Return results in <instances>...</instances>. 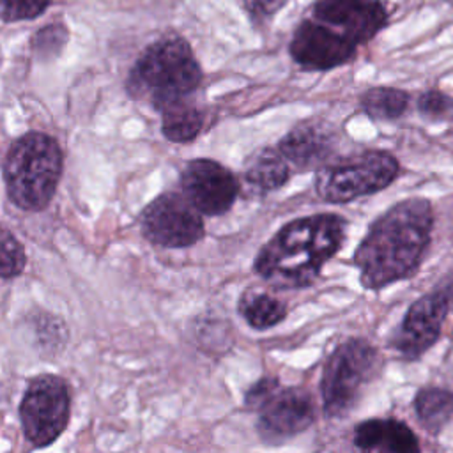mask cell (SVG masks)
<instances>
[{"mask_svg": "<svg viewBox=\"0 0 453 453\" xmlns=\"http://www.w3.org/2000/svg\"><path fill=\"white\" fill-rule=\"evenodd\" d=\"M434 226L432 203L407 198L379 216L354 251L365 288L379 290L409 278L423 260Z\"/></svg>", "mask_w": 453, "mask_h": 453, "instance_id": "cell-1", "label": "cell"}, {"mask_svg": "<svg viewBox=\"0 0 453 453\" xmlns=\"http://www.w3.org/2000/svg\"><path fill=\"white\" fill-rule=\"evenodd\" d=\"M345 219L338 214H313L280 228L255 258V273L276 288L308 287L322 265L340 250Z\"/></svg>", "mask_w": 453, "mask_h": 453, "instance_id": "cell-2", "label": "cell"}, {"mask_svg": "<svg viewBox=\"0 0 453 453\" xmlns=\"http://www.w3.org/2000/svg\"><path fill=\"white\" fill-rule=\"evenodd\" d=\"M202 81L191 46L179 35L163 37L140 55L127 76L131 97L147 99L156 110L189 99Z\"/></svg>", "mask_w": 453, "mask_h": 453, "instance_id": "cell-3", "label": "cell"}, {"mask_svg": "<svg viewBox=\"0 0 453 453\" xmlns=\"http://www.w3.org/2000/svg\"><path fill=\"white\" fill-rule=\"evenodd\" d=\"M62 168V149L53 136L39 131L19 136L4 161L9 200L23 211H42L57 191Z\"/></svg>", "mask_w": 453, "mask_h": 453, "instance_id": "cell-4", "label": "cell"}, {"mask_svg": "<svg viewBox=\"0 0 453 453\" xmlns=\"http://www.w3.org/2000/svg\"><path fill=\"white\" fill-rule=\"evenodd\" d=\"M380 370L379 350L363 338L342 342L327 357L320 380L324 412L329 418L347 416L361 400L365 388Z\"/></svg>", "mask_w": 453, "mask_h": 453, "instance_id": "cell-5", "label": "cell"}, {"mask_svg": "<svg viewBox=\"0 0 453 453\" xmlns=\"http://www.w3.org/2000/svg\"><path fill=\"white\" fill-rule=\"evenodd\" d=\"M400 165L384 150H368L319 168L315 189L322 200L347 203L388 188L398 175Z\"/></svg>", "mask_w": 453, "mask_h": 453, "instance_id": "cell-6", "label": "cell"}, {"mask_svg": "<svg viewBox=\"0 0 453 453\" xmlns=\"http://www.w3.org/2000/svg\"><path fill=\"white\" fill-rule=\"evenodd\" d=\"M69 414L71 396L62 377L42 373L30 380L19 403V418L25 439L34 448L55 442L65 430Z\"/></svg>", "mask_w": 453, "mask_h": 453, "instance_id": "cell-7", "label": "cell"}, {"mask_svg": "<svg viewBox=\"0 0 453 453\" xmlns=\"http://www.w3.org/2000/svg\"><path fill=\"white\" fill-rule=\"evenodd\" d=\"M202 212L179 193L156 196L142 212L143 237L161 248H186L198 242L203 234Z\"/></svg>", "mask_w": 453, "mask_h": 453, "instance_id": "cell-8", "label": "cell"}, {"mask_svg": "<svg viewBox=\"0 0 453 453\" xmlns=\"http://www.w3.org/2000/svg\"><path fill=\"white\" fill-rule=\"evenodd\" d=\"M453 308V285L435 288L418 297L407 310L393 347L405 359H418L439 338L442 324Z\"/></svg>", "mask_w": 453, "mask_h": 453, "instance_id": "cell-9", "label": "cell"}, {"mask_svg": "<svg viewBox=\"0 0 453 453\" xmlns=\"http://www.w3.org/2000/svg\"><path fill=\"white\" fill-rule=\"evenodd\" d=\"M182 195L205 216L226 212L237 195L239 180L223 165L212 159H193L180 172Z\"/></svg>", "mask_w": 453, "mask_h": 453, "instance_id": "cell-10", "label": "cell"}, {"mask_svg": "<svg viewBox=\"0 0 453 453\" xmlns=\"http://www.w3.org/2000/svg\"><path fill=\"white\" fill-rule=\"evenodd\" d=\"M357 44L319 19H304L290 41V57L306 71H327L349 62Z\"/></svg>", "mask_w": 453, "mask_h": 453, "instance_id": "cell-11", "label": "cell"}, {"mask_svg": "<svg viewBox=\"0 0 453 453\" xmlns=\"http://www.w3.org/2000/svg\"><path fill=\"white\" fill-rule=\"evenodd\" d=\"M257 412L260 437L281 441L304 432L315 421V402L303 388H278Z\"/></svg>", "mask_w": 453, "mask_h": 453, "instance_id": "cell-12", "label": "cell"}, {"mask_svg": "<svg viewBox=\"0 0 453 453\" xmlns=\"http://www.w3.org/2000/svg\"><path fill=\"white\" fill-rule=\"evenodd\" d=\"M313 18L359 46L386 27L388 11L380 0H317Z\"/></svg>", "mask_w": 453, "mask_h": 453, "instance_id": "cell-13", "label": "cell"}, {"mask_svg": "<svg viewBox=\"0 0 453 453\" xmlns=\"http://www.w3.org/2000/svg\"><path fill=\"white\" fill-rule=\"evenodd\" d=\"M334 136L329 126L306 120L292 127L278 145V150L285 159L294 163L297 168H311L322 163L333 150Z\"/></svg>", "mask_w": 453, "mask_h": 453, "instance_id": "cell-14", "label": "cell"}, {"mask_svg": "<svg viewBox=\"0 0 453 453\" xmlns=\"http://www.w3.org/2000/svg\"><path fill=\"white\" fill-rule=\"evenodd\" d=\"M354 444L363 451H419L418 435L403 421L395 418H375L361 421L354 430Z\"/></svg>", "mask_w": 453, "mask_h": 453, "instance_id": "cell-15", "label": "cell"}, {"mask_svg": "<svg viewBox=\"0 0 453 453\" xmlns=\"http://www.w3.org/2000/svg\"><path fill=\"white\" fill-rule=\"evenodd\" d=\"M205 126V113L189 103L177 101L161 110V133L175 143L193 142Z\"/></svg>", "mask_w": 453, "mask_h": 453, "instance_id": "cell-16", "label": "cell"}, {"mask_svg": "<svg viewBox=\"0 0 453 453\" xmlns=\"http://www.w3.org/2000/svg\"><path fill=\"white\" fill-rule=\"evenodd\" d=\"M290 177L287 159L280 150L262 149L253 154L246 166V180L260 193L281 188Z\"/></svg>", "mask_w": 453, "mask_h": 453, "instance_id": "cell-17", "label": "cell"}, {"mask_svg": "<svg viewBox=\"0 0 453 453\" xmlns=\"http://www.w3.org/2000/svg\"><path fill=\"white\" fill-rule=\"evenodd\" d=\"M414 409L421 425L432 434H437L453 419V391L423 388L416 393Z\"/></svg>", "mask_w": 453, "mask_h": 453, "instance_id": "cell-18", "label": "cell"}, {"mask_svg": "<svg viewBox=\"0 0 453 453\" xmlns=\"http://www.w3.org/2000/svg\"><path fill=\"white\" fill-rule=\"evenodd\" d=\"M242 319L255 329H269L280 324L285 315V304L265 292H246L239 301Z\"/></svg>", "mask_w": 453, "mask_h": 453, "instance_id": "cell-19", "label": "cell"}, {"mask_svg": "<svg viewBox=\"0 0 453 453\" xmlns=\"http://www.w3.org/2000/svg\"><path fill=\"white\" fill-rule=\"evenodd\" d=\"M359 104L372 119L393 120L407 110L409 94L395 87H372L361 94Z\"/></svg>", "mask_w": 453, "mask_h": 453, "instance_id": "cell-20", "label": "cell"}, {"mask_svg": "<svg viewBox=\"0 0 453 453\" xmlns=\"http://www.w3.org/2000/svg\"><path fill=\"white\" fill-rule=\"evenodd\" d=\"M27 255L14 234L0 225V278L9 280L23 273Z\"/></svg>", "mask_w": 453, "mask_h": 453, "instance_id": "cell-21", "label": "cell"}, {"mask_svg": "<svg viewBox=\"0 0 453 453\" xmlns=\"http://www.w3.org/2000/svg\"><path fill=\"white\" fill-rule=\"evenodd\" d=\"M51 0H0V19L2 21H21L39 18Z\"/></svg>", "mask_w": 453, "mask_h": 453, "instance_id": "cell-22", "label": "cell"}, {"mask_svg": "<svg viewBox=\"0 0 453 453\" xmlns=\"http://www.w3.org/2000/svg\"><path fill=\"white\" fill-rule=\"evenodd\" d=\"M65 27L57 23V25H50L44 27L42 30H39L34 37V50L39 55H57L60 51V48L65 44Z\"/></svg>", "mask_w": 453, "mask_h": 453, "instance_id": "cell-23", "label": "cell"}, {"mask_svg": "<svg viewBox=\"0 0 453 453\" xmlns=\"http://www.w3.org/2000/svg\"><path fill=\"white\" fill-rule=\"evenodd\" d=\"M418 110L423 115L441 117V115H446V113L453 111V99L448 94L441 92V90H428V92L419 96Z\"/></svg>", "mask_w": 453, "mask_h": 453, "instance_id": "cell-24", "label": "cell"}, {"mask_svg": "<svg viewBox=\"0 0 453 453\" xmlns=\"http://www.w3.org/2000/svg\"><path fill=\"white\" fill-rule=\"evenodd\" d=\"M280 388L278 379L274 377H264L258 382L251 386V389L246 393V405L253 411H258Z\"/></svg>", "mask_w": 453, "mask_h": 453, "instance_id": "cell-25", "label": "cell"}, {"mask_svg": "<svg viewBox=\"0 0 453 453\" xmlns=\"http://www.w3.org/2000/svg\"><path fill=\"white\" fill-rule=\"evenodd\" d=\"M242 2L253 19L264 21L274 16L281 7H285L288 0H242Z\"/></svg>", "mask_w": 453, "mask_h": 453, "instance_id": "cell-26", "label": "cell"}]
</instances>
